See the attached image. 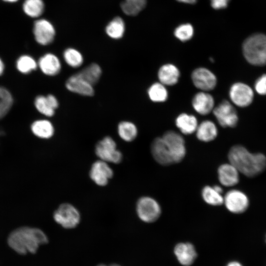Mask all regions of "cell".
<instances>
[{
  "label": "cell",
  "instance_id": "24",
  "mask_svg": "<svg viewBox=\"0 0 266 266\" xmlns=\"http://www.w3.org/2000/svg\"><path fill=\"white\" fill-rule=\"evenodd\" d=\"M33 133L42 139H49L54 134L55 128L52 123L47 119H39L34 121L31 125Z\"/></svg>",
  "mask_w": 266,
  "mask_h": 266
},
{
  "label": "cell",
  "instance_id": "14",
  "mask_svg": "<svg viewBox=\"0 0 266 266\" xmlns=\"http://www.w3.org/2000/svg\"><path fill=\"white\" fill-rule=\"evenodd\" d=\"M191 79L196 87L203 91L213 90L217 84L215 74L204 67H199L194 70L191 74Z\"/></svg>",
  "mask_w": 266,
  "mask_h": 266
},
{
  "label": "cell",
  "instance_id": "33",
  "mask_svg": "<svg viewBox=\"0 0 266 266\" xmlns=\"http://www.w3.org/2000/svg\"><path fill=\"white\" fill-rule=\"evenodd\" d=\"M16 66L18 71L23 74H28L35 70L38 66L35 60L28 55L19 57L16 61Z\"/></svg>",
  "mask_w": 266,
  "mask_h": 266
},
{
  "label": "cell",
  "instance_id": "31",
  "mask_svg": "<svg viewBox=\"0 0 266 266\" xmlns=\"http://www.w3.org/2000/svg\"><path fill=\"white\" fill-rule=\"evenodd\" d=\"M147 0H124L121 3L123 12L128 16H135L146 6Z\"/></svg>",
  "mask_w": 266,
  "mask_h": 266
},
{
  "label": "cell",
  "instance_id": "38",
  "mask_svg": "<svg viewBox=\"0 0 266 266\" xmlns=\"http://www.w3.org/2000/svg\"><path fill=\"white\" fill-rule=\"evenodd\" d=\"M177 1L187 4H195L197 2V0H176Z\"/></svg>",
  "mask_w": 266,
  "mask_h": 266
},
{
  "label": "cell",
  "instance_id": "44",
  "mask_svg": "<svg viewBox=\"0 0 266 266\" xmlns=\"http://www.w3.org/2000/svg\"></svg>",
  "mask_w": 266,
  "mask_h": 266
},
{
  "label": "cell",
  "instance_id": "19",
  "mask_svg": "<svg viewBox=\"0 0 266 266\" xmlns=\"http://www.w3.org/2000/svg\"><path fill=\"white\" fill-rule=\"evenodd\" d=\"M192 103L197 112L205 115L213 110L214 100L210 94L203 91L197 93L194 96Z\"/></svg>",
  "mask_w": 266,
  "mask_h": 266
},
{
  "label": "cell",
  "instance_id": "41",
  "mask_svg": "<svg viewBox=\"0 0 266 266\" xmlns=\"http://www.w3.org/2000/svg\"><path fill=\"white\" fill-rule=\"evenodd\" d=\"M2 1L8 3H15L17 2L19 0H2Z\"/></svg>",
  "mask_w": 266,
  "mask_h": 266
},
{
  "label": "cell",
  "instance_id": "6",
  "mask_svg": "<svg viewBox=\"0 0 266 266\" xmlns=\"http://www.w3.org/2000/svg\"><path fill=\"white\" fill-rule=\"evenodd\" d=\"M54 221L63 228L72 229L76 228L81 221L78 209L73 204L65 202L61 204L53 213Z\"/></svg>",
  "mask_w": 266,
  "mask_h": 266
},
{
  "label": "cell",
  "instance_id": "45",
  "mask_svg": "<svg viewBox=\"0 0 266 266\" xmlns=\"http://www.w3.org/2000/svg\"><path fill=\"white\" fill-rule=\"evenodd\" d=\"M1 134V133L0 132V134Z\"/></svg>",
  "mask_w": 266,
  "mask_h": 266
},
{
  "label": "cell",
  "instance_id": "28",
  "mask_svg": "<svg viewBox=\"0 0 266 266\" xmlns=\"http://www.w3.org/2000/svg\"><path fill=\"white\" fill-rule=\"evenodd\" d=\"M89 83L95 86L102 74L101 67L96 63H92L78 72Z\"/></svg>",
  "mask_w": 266,
  "mask_h": 266
},
{
  "label": "cell",
  "instance_id": "18",
  "mask_svg": "<svg viewBox=\"0 0 266 266\" xmlns=\"http://www.w3.org/2000/svg\"><path fill=\"white\" fill-rule=\"evenodd\" d=\"M34 104L37 110L47 117L53 116L55 110L59 107L58 100L53 94L37 96L35 98Z\"/></svg>",
  "mask_w": 266,
  "mask_h": 266
},
{
  "label": "cell",
  "instance_id": "25",
  "mask_svg": "<svg viewBox=\"0 0 266 266\" xmlns=\"http://www.w3.org/2000/svg\"><path fill=\"white\" fill-rule=\"evenodd\" d=\"M175 124L180 131L184 134H191L196 132L198 126L195 116L187 113H181L175 120Z\"/></svg>",
  "mask_w": 266,
  "mask_h": 266
},
{
  "label": "cell",
  "instance_id": "5",
  "mask_svg": "<svg viewBox=\"0 0 266 266\" xmlns=\"http://www.w3.org/2000/svg\"><path fill=\"white\" fill-rule=\"evenodd\" d=\"M95 153L100 160L108 163L118 164L123 160V154L117 148L114 139L110 136H105L95 145Z\"/></svg>",
  "mask_w": 266,
  "mask_h": 266
},
{
  "label": "cell",
  "instance_id": "36",
  "mask_svg": "<svg viewBox=\"0 0 266 266\" xmlns=\"http://www.w3.org/2000/svg\"><path fill=\"white\" fill-rule=\"evenodd\" d=\"M254 88L259 95H266V74L262 75L256 79Z\"/></svg>",
  "mask_w": 266,
  "mask_h": 266
},
{
  "label": "cell",
  "instance_id": "42",
  "mask_svg": "<svg viewBox=\"0 0 266 266\" xmlns=\"http://www.w3.org/2000/svg\"><path fill=\"white\" fill-rule=\"evenodd\" d=\"M109 266H121L117 264H112V265H109Z\"/></svg>",
  "mask_w": 266,
  "mask_h": 266
},
{
  "label": "cell",
  "instance_id": "9",
  "mask_svg": "<svg viewBox=\"0 0 266 266\" xmlns=\"http://www.w3.org/2000/svg\"><path fill=\"white\" fill-rule=\"evenodd\" d=\"M33 32L35 41L43 46L52 43L56 35L54 25L44 18L37 19L34 22Z\"/></svg>",
  "mask_w": 266,
  "mask_h": 266
},
{
  "label": "cell",
  "instance_id": "43",
  "mask_svg": "<svg viewBox=\"0 0 266 266\" xmlns=\"http://www.w3.org/2000/svg\"><path fill=\"white\" fill-rule=\"evenodd\" d=\"M97 266H107V265H105L104 264H100V265H99Z\"/></svg>",
  "mask_w": 266,
  "mask_h": 266
},
{
  "label": "cell",
  "instance_id": "10",
  "mask_svg": "<svg viewBox=\"0 0 266 266\" xmlns=\"http://www.w3.org/2000/svg\"><path fill=\"white\" fill-rule=\"evenodd\" d=\"M230 212L241 214L248 208L249 201L247 196L242 192L236 189L228 191L224 196V203Z\"/></svg>",
  "mask_w": 266,
  "mask_h": 266
},
{
  "label": "cell",
  "instance_id": "21",
  "mask_svg": "<svg viewBox=\"0 0 266 266\" xmlns=\"http://www.w3.org/2000/svg\"><path fill=\"white\" fill-rule=\"evenodd\" d=\"M223 190L218 185L204 186L201 191V197L205 202L212 206H220L224 203Z\"/></svg>",
  "mask_w": 266,
  "mask_h": 266
},
{
  "label": "cell",
  "instance_id": "29",
  "mask_svg": "<svg viewBox=\"0 0 266 266\" xmlns=\"http://www.w3.org/2000/svg\"><path fill=\"white\" fill-rule=\"evenodd\" d=\"M44 9L43 0H25L22 4L23 12L33 18H39L43 13Z\"/></svg>",
  "mask_w": 266,
  "mask_h": 266
},
{
  "label": "cell",
  "instance_id": "16",
  "mask_svg": "<svg viewBox=\"0 0 266 266\" xmlns=\"http://www.w3.org/2000/svg\"><path fill=\"white\" fill-rule=\"evenodd\" d=\"M37 65L43 74L50 76L58 75L62 69L60 59L52 53H47L42 56L39 59Z\"/></svg>",
  "mask_w": 266,
  "mask_h": 266
},
{
  "label": "cell",
  "instance_id": "11",
  "mask_svg": "<svg viewBox=\"0 0 266 266\" xmlns=\"http://www.w3.org/2000/svg\"><path fill=\"white\" fill-rule=\"evenodd\" d=\"M229 97L231 101L241 107L249 106L253 101L254 92L248 85L236 82L233 84L229 90Z\"/></svg>",
  "mask_w": 266,
  "mask_h": 266
},
{
  "label": "cell",
  "instance_id": "8",
  "mask_svg": "<svg viewBox=\"0 0 266 266\" xmlns=\"http://www.w3.org/2000/svg\"><path fill=\"white\" fill-rule=\"evenodd\" d=\"M214 115L222 127L233 128L237 125L238 117L233 106L224 100L213 109Z\"/></svg>",
  "mask_w": 266,
  "mask_h": 266
},
{
  "label": "cell",
  "instance_id": "20",
  "mask_svg": "<svg viewBox=\"0 0 266 266\" xmlns=\"http://www.w3.org/2000/svg\"><path fill=\"white\" fill-rule=\"evenodd\" d=\"M174 252L179 263L185 266L192 265L197 256L194 245L189 242L178 243Z\"/></svg>",
  "mask_w": 266,
  "mask_h": 266
},
{
  "label": "cell",
  "instance_id": "17",
  "mask_svg": "<svg viewBox=\"0 0 266 266\" xmlns=\"http://www.w3.org/2000/svg\"><path fill=\"white\" fill-rule=\"evenodd\" d=\"M239 172L231 164L225 163L219 166L217 169L218 179L223 186L233 187L239 181Z\"/></svg>",
  "mask_w": 266,
  "mask_h": 266
},
{
  "label": "cell",
  "instance_id": "1",
  "mask_svg": "<svg viewBox=\"0 0 266 266\" xmlns=\"http://www.w3.org/2000/svg\"><path fill=\"white\" fill-rule=\"evenodd\" d=\"M229 163L239 173L248 177H254L266 168V157L262 153H252L241 145L232 146L228 154Z\"/></svg>",
  "mask_w": 266,
  "mask_h": 266
},
{
  "label": "cell",
  "instance_id": "23",
  "mask_svg": "<svg viewBox=\"0 0 266 266\" xmlns=\"http://www.w3.org/2000/svg\"><path fill=\"white\" fill-rule=\"evenodd\" d=\"M196 132L198 139L205 142L213 140L218 134L215 124L210 120L203 121L198 125Z\"/></svg>",
  "mask_w": 266,
  "mask_h": 266
},
{
  "label": "cell",
  "instance_id": "40",
  "mask_svg": "<svg viewBox=\"0 0 266 266\" xmlns=\"http://www.w3.org/2000/svg\"><path fill=\"white\" fill-rule=\"evenodd\" d=\"M227 266H243L240 263L236 262L233 261L229 263Z\"/></svg>",
  "mask_w": 266,
  "mask_h": 266
},
{
  "label": "cell",
  "instance_id": "15",
  "mask_svg": "<svg viewBox=\"0 0 266 266\" xmlns=\"http://www.w3.org/2000/svg\"><path fill=\"white\" fill-rule=\"evenodd\" d=\"M150 151L153 159L159 165L168 166L174 164L171 154L162 137L154 139L151 143Z\"/></svg>",
  "mask_w": 266,
  "mask_h": 266
},
{
  "label": "cell",
  "instance_id": "35",
  "mask_svg": "<svg viewBox=\"0 0 266 266\" xmlns=\"http://www.w3.org/2000/svg\"><path fill=\"white\" fill-rule=\"evenodd\" d=\"M194 32L193 26L189 23H186L176 27L174 31V35L179 40L185 42L192 38Z\"/></svg>",
  "mask_w": 266,
  "mask_h": 266
},
{
  "label": "cell",
  "instance_id": "34",
  "mask_svg": "<svg viewBox=\"0 0 266 266\" xmlns=\"http://www.w3.org/2000/svg\"><path fill=\"white\" fill-rule=\"evenodd\" d=\"M13 102L12 95L6 88L0 86V119L10 109Z\"/></svg>",
  "mask_w": 266,
  "mask_h": 266
},
{
  "label": "cell",
  "instance_id": "3",
  "mask_svg": "<svg viewBox=\"0 0 266 266\" xmlns=\"http://www.w3.org/2000/svg\"><path fill=\"white\" fill-rule=\"evenodd\" d=\"M246 60L255 66L266 65V35L256 33L248 36L242 44Z\"/></svg>",
  "mask_w": 266,
  "mask_h": 266
},
{
  "label": "cell",
  "instance_id": "12",
  "mask_svg": "<svg viewBox=\"0 0 266 266\" xmlns=\"http://www.w3.org/2000/svg\"><path fill=\"white\" fill-rule=\"evenodd\" d=\"M113 175L114 171L109 163L100 159L92 164L89 171L90 179L100 187L106 186Z\"/></svg>",
  "mask_w": 266,
  "mask_h": 266
},
{
  "label": "cell",
  "instance_id": "7",
  "mask_svg": "<svg viewBox=\"0 0 266 266\" xmlns=\"http://www.w3.org/2000/svg\"><path fill=\"white\" fill-rule=\"evenodd\" d=\"M171 154L173 164L180 163L186 154L183 137L173 131H168L162 136Z\"/></svg>",
  "mask_w": 266,
  "mask_h": 266
},
{
  "label": "cell",
  "instance_id": "13",
  "mask_svg": "<svg viewBox=\"0 0 266 266\" xmlns=\"http://www.w3.org/2000/svg\"><path fill=\"white\" fill-rule=\"evenodd\" d=\"M65 85L68 91L82 96L91 97L95 94L94 86L86 80L78 72L68 77Z\"/></svg>",
  "mask_w": 266,
  "mask_h": 266
},
{
  "label": "cell",
  "instance_id": "4",
  "mask_svg": "<svg viewBox=\"0 0 266 266\" xmlns=\"http://www.w3.org/2000/svg\"><path fill=\"white\" fill-rule=\"evenodd\" d=\"M135 211L138 218L146 223L156 222L162 214V208L159 203L153 198L146 196L138 199Z\"/></svg>",
  "mask_w": 266,
  "mask_h": 266
},
{
  "label": "cell",
  "instance_id": "2",
  "mask_svg": "<svg viewBox=\"0 0 266 266\" xmlns=\"http://www.w3.org/2000/svg\"><path fill=\"white\" fill-rule=\"evenodd\" d=\"M48 239L41 230L35 228L23 227L13 231L8 238L9 246L20 254L28 252L36 253L40 245L46 244Z\"/></svg>",
  "mask_w": 266,
  "mask_h": 266
},
{
  "label": "cell",
  "instance_id": "39",
  "mask_svg": "<svg viewBox=\"0 0 266 266\" xmlns=\"http://www.w3.org/2000/svg\"><path fill=\"white\" fill-rule=\"evenodd\" d=\"M4 65L2 60L0 58V76L1 75L4 71Z\"/></svg>",
  "mask_w": 266,
  "mask_h": 266
},
{
  "label": "cell",
  "instance_id": "27",
  "mask_svg": "<svg viewBox=\"0 0 266 266\" xmlns=\"http://www.w3.org/2000/svg\"><path fill=\"white\" fill-rule=\"evenodd\" d=\"M126 30L124 20L117 16L112 19L106 25L105 32L110 38L113 39H119L123 37Z\"/></svg>",
  "mask_w": 266,
  "mask_h": 266
},
{
  "label": "cell",
  "instance_id": "26",
  "mask_svg": "<svg viewBox=\"0 0 266 266\" xmlns=\"http://www.w3.org/2000/svg\"><path fill=\"white\" fill-rule=\"evenodd\" d=\"M117 133L120 138L125 142L133 141L138 134V129L133 122L123 120L120 121L117 127Z\"/></svg>",
  "mask_w": 266,
  "mask_h": 266
},
{
  "label": "cell",
  "instance_id": "30",
  "mask_svg": "<svg viewBox=\"0 0 266 266\" xmlns=\"http://www.w3.org/2000/svg\"><path fill=\"white\" fill-rule=\"evenodd\" d=\"M63 57L66 64L73 68L81 66L84 60L82 54L78 50L73 47H68L65 49Z\"/></svg>",
  "mask_w": 266,
  "mask_h": 266
},
{
  "label": "cell",
  "instance_id": "32",
  "mask_svg": "<svg viewBox=\"0 0 266 266\" xmlns=\"http://www.w3.org/2000/svg\"><path fill=\"white\" fill-rule=\"evenodd\" d=\"M147 94L150 100L156 102H164L168 97L167 91L165 85L160 82L152 84L147 90Z\"/></svg>",
  "mask_w": 266,
  "mask_h": 266
},
{
  "label": "cell",
  "instance_id": "37",
  "mask_svg": "<svg viewBox=\"0 0 266 266\" xmlns=\"http://www.w3.org/2000/svg\"><path fill=\"white\" fill-rule=\"evenodd\" d=\"M211 7L216 10L227 7L231 0H210Z\"/></svg>",
  "mask_w": 266,
  "mask_h": 266
},
{
  "label": "cell",
  "instance_id": "22",
  "mask_svg": "<svg viewBox=\"0 0 266 266\" xmlns=\"http://www.w3.org/2000/svg\"><path fill=\"white\" fill-rule=\"evenodd\" d=\"M158 76L160 83L164 85L172 86L177 83L180 71L174 65L167 64L160 68Z\"/></svg>",
  "mask_w": 266,
  "mask_h": 266
}]
</instances>
